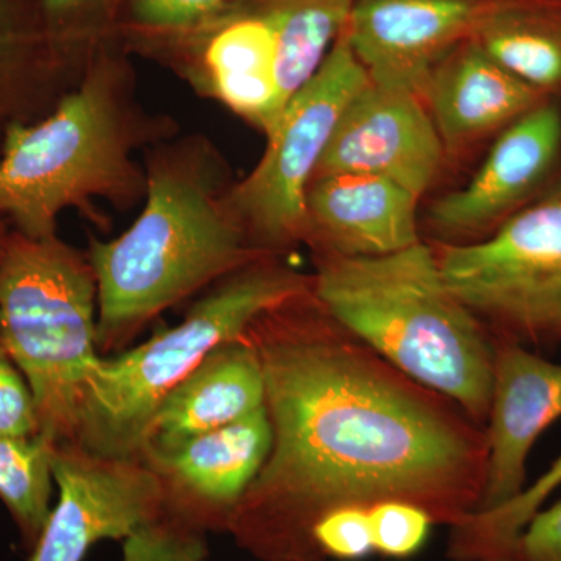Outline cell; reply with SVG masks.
Wrapping results in <instances>:
<instances>
[{"mask_svg": "<svg viewBox=\"0 0 561 561\" xmlns=\"http://www.w3.org/2000/svg\"><path fill=\"white\" fill-rule=\"evenodd\" d=\"M546 98L468 38L438 62L423 101L445 151H460L504 130Z\"/></svg>", "mask_w": 561, "mask_h": 561, "instance_id": "obj_16", "label": "cell"}, {"mask_svg": "<svg viewBox=\"0 0 561 561\" xmlns=\"http://www.w3.org/2000/svg\"><path fill=\"white\" fill-rule=\"evenodd\" d=\"M98 0H41L44 14L54 31L66 27L70 18L83 13Z\"/></svg>", "mask_w": 561, "mask_h": 561, "instance_id": "obj_30", "label": "cell"}, {"mask_svg": "<svg viewBox=\"0 0 561 561\" xmlns=\"http://www.w3.org/2000/svg\"><path fill=\"white\" fill-rule=\"evenodd\" d=\"M144 208L111 241L91 239L101 356L122 353L150 321L267 256L227 202L231 172L203 135L146 150Z\"/></svg>", "mask_w": 561, "mask_h": 561, "instance_id": "obj_2", "label": "cell"}, {"mask_svg": "<svg viewBox=\"0 0 561 561\" xmlns=\"http://www.w3.org/2000/svg\"><path fill=\"white\" fill-rule=\"evenodd\" d=\"M227 0H131V18L151 33H176L198 27L225 9Z\"/></svg>", "mask_w": 561, "mask_h": 561, "instance_id": "obj_28", "label": "cell"}, {"mask_svg": "<svg viewBox=\"0 0 561 561\" xmlns=\"http://www.w3.org/2000/svg\"><path fill=\"white\" fill-rule=\"evenodd\" d=\"M559 486L561 456L515 500L490 511L472 512L449 527L446 556L453 561H515L523 530Z\"/></svg>", "mask_w": 561, "mask_h": 561, "instance_id": "obj_22", "label": "cell"}, {"mask_svg": "<svg viewBox=\"0 0 561 561\" xmlns=\"http://www.w3.org/2000/svg\"><path fill=\"white\" fill-rule=\"evenodd\" d=\"M561 153V113L549 101L527 111L494 140L478 172L459 191L432 203L430 224L445 243L491 234L526 206Z\"/></svg>", "mask_w": 561, "mask_h": 561, "instance_id": "obj_11", "label": "cell"}, {"mask_svg": "<svg viewBox=\"0 0 561 561\" xmlns=\"http://www.w3.org/2000/svg\"><path fill=\"white\" fill-rule=\"evenodd\" d=\"M375 556L409 560L423 551L432 527L430 515L408 502H382L368 508Z\"/></svg>", "mask_w": 561, "mask_h": 561, "instance_id": "obj_24", "label": "cell"}, {"mask_svg": "<svg viewBox=\"0 0 561 561\" xmlns=\"http://www.w3.org/2000/svg\"><path fill=\"white\" fill-rule=\"evenodd\" d=\"M39 435V420L27 379L0 343V437Z\"/></svg>", "mask_w": 561, "mask_h": 561, "instance_id": "obj_27", "label": "cell"}, {"mask_svg": "<svg viewBox=\"0 0 561 561\" xmlns=\"http://www.w3.org/2000/svg\"><path fill=\"white\" fill-rule=\"evenodd\" d=\"M0 343L35 400L39 437L79 443L98 346V283L90 257L58 236L10 231L0 253Z\"/></svg>", "mask_w": 561, "mask_h": 561, "instance_id": "obj_6", "label": "cell"}, {"mask_svg": "<svg viewBox=\"0 0 561 561\" xmlns=\"http://www.w3.org/2000/svg\"><path fill=\"white\" fill-rule=\"evenodd\" d=\"M272 440L264 405L219 430L149 446L140 459L160 476L169 516L202 531L227 530L231 513L264 467Z\"/></svg>", "mask_w": 561, "mask_h": 561, "instance_id": "obj_10", "label": "cell"}, {"mask_svg": "<svg viewBox=\"0 0 561 561\" xmlns=\"http://www.w3.org/2000/svg\"><path fill=\"white\" fill-rule=\"evenodd\" d=\"M494 0H354L346 36L373 83L424 98L438 62Z\"/></svg>", "mask_w": 561, "mask_h": 561, "instance_id": "obj_12", "label": "cell"}, {"mask_svg": "<svg viewBox=\"0 0 561 561\" xmlns=\"http://www.w3.org/2000/svg\"><path fill=\"white\" fill-rule=\"evenodd\" d=\"M443 158L445 147L423 99L370 80L343 111L313 176L370 173L421 198Z\"/></svg>", "mask_w": 561, "mask_h": 561, "instance_id": "obj_13", "label": "cell"}, {"mask_svg": "<svg viewBox=\"0 0 561 561\" xmlns=\"http://www.w3.org/2000/svg\"><path fill=\"white\" fill-rule=\"evenodd\" d=\"M311 290L312 276L291 271L278 256L262 257L214 284L176 327L99 357L84 386L80 445L140 459L158 405L210 351L243 337L262 316Z\"/></svg>", "mask_w": 561, "mask_h": 561, "instance_id": "obj_5", "label": "cell"}, {"mask_svg": "<svg viewBox=\"0 0 561 561\" xmlns=\"http://www.w3.org/2000/svg\"><path fill=\"white\" fill-rule=\"evenodd\" d=\"M313 561H362L375 556L370 513L364 507L330 512L311 530Z\"/></svg>", "mask_w": 561, "mask_h": 561, "instance_id": "obj_25", "label": "cell"}, {"mask_svg": "<svg viewBox=\"0 0 561 561\" xmlns=\"http://www.w3.org/2000/svg\"><path fill=\"white\" fill-rule=\"evenodd\" d=\"M264 405V368L260 351L247 332L210 351L161 401L151 416L142 451L219 430Z\"/></svg>", "mask_w": 561, "mask_h": 561, "instance_id": "obj_18", "label": "cell"}, {"mask_svg": "<svg viewBox=\"0 0 561 561\" xmlns=\"http://www.w3.org/2000/svg\"><path fill=\"white\" fill-rule=\"evenodd\" d=\"M58 36L28 0H0V135L54 108L83 76L58 57Z\"/></svg>", "mask_w": 561, "mask_h": 561, "instance_id": "obj_19", "label": "cell"}, {"mask_svg": "<svg viewBox=\"0 0 561 561\" xmlns=\"http://www.w3.org/2000/svg\"><path fill=\"white\" fill-rule=\"evenodd\" d=\"M435 250L443 278L496 342H561V184L491 234Z\"/></svg>", "mask_w": 561, "mask_h": 561, "instance_id": "obj_7", "label": "cell"}, {"mask_svg": "<svg viewBox=\"0 0 561 561\" xmlns=\"http://www.w3.org/2000/svg\"><path fill=\"white\" fill-rule=\"evenodd\" d=\"M272 449L227 530L262 561H313L311 530L342 507L408 502L453 527L478 511L485 430L405 376L321 308L313 291L249 330Z\"/></svg>", "mask_w": 561, "mask_h": 561, "instance_id": "obj_1", "label": "cell"}, {"mask_svg": "<svg viewBox=\"0 0 561 561\" xmlns=\"http://www.w3.org/2000/svg\"><path fill=\"white\" fill-rule=\"evenodd\" d=\"M58 501L28 561H84L103 540H127L169 516L160 476L142 459L103 456L80 443L51 445Z\"/></svg>", "mask_w": 561, "mask_h": 561, "instance_id": "obj_9", "label": "cell"}, {"mask_svg": "<svg viewBox=\"0 0 561 561\" xmlns=\"http://www.w3.org/2000/svg\"><path fill=\"white\" fill-rule=\"evenodd\" d=\"M9 221L0 219V253H2L3 245H5L7 236H9Z\"/></svg>", "mask_w": 561, "mask_h": 561, "instance_id": "obj_31", "label": "cell"}, {"mask_svg": "<svg viewBox=\"0 0 561 561\" xmlns=\"http://www.w3.org/2000/svg\"><path fill=\"white\" fill-rule=\"evenodd\" d=\"M561 416V364L518 343L496 342L486 419V467L478 511L515 500L526 489L535 442Z\"/></svg>", "mask_w": 561, "mask_h": 561, "instance_id": "obj_14", "label": "cell"}, {"mask_svg": "<svg viewBox=\"0 0 561 561\" xmlns=\"http://www.w3.org/2000/svg\"><path fill=\"white\" fill-rule=\"evenodd\" d=\"M51 445L43 437H0V501L31 553L51 511Z\"/></svg>", "mask_w": 561, "mask_h": 561, "instance_id": "obj_23", "label": "cell"}, {"mask_svg": "<svg viewBox=\"0 0 561 561\" xmlns=\"http://www.w3.org/2000/svg\"><path fill=\"white\" fill-rule=\"evenodd\" d=\"M205 534L165 516L124 541V561H205Z\"/></svg>", "mask_w": 561, "mask_h": 561, "instance_id": "obj_26", "label": "cell"}, {"mask_svg": "<svg viewBox=\"0 0 561 561\" xmlns=\"http://www.w3.org/2000/svg\"><path fill=\"white\" fill-rule=\"evenodd\" d=\"M515 561H561V500L530 519L516 546Z\"/></svg>", "mask_w": 561, "mask_h": 561, "instance_id": "obj_29", "label": "cell"}, {"mask_svg": "<svg viewBox=\"0 0 561 561\" xmlns=\"http://www.w3.org/2000/svg\"><path fill=\"white\" fill-rule=\"evenodd\" d=\"M368 81L345 31L316 76L287 103L256 168L228 191V205L254 247L278 254L305 241L309 183L343 111Z\"/></svg>", "mask_w": 561, "mask_h": 561, "instance_id": "obj_8", "label": "cell"}, {"mask_svg": "<svg viewBox=\"0 0 561 561\" xmlns=\"http://www.w3.org/2000/svg\"><path fill=\"white\" fill-rule=\"evenodd\" d=\"M472 38L497 65L541 94L561 87L557 11L522 0H494Z\"/></svg>", "mask_w": 561, "mask_h": 561, "instance_id": "obj_20", "label": "cell"}, {"mask_svg": "<svg viewBox=\"0 0 561 561\" xmlns=\"http://www.w3.org/2000/svg\"><path fill=\"white\" fill-rule=\"evenodd\" d=\"M175 122L144 108L127 61L101 51L47 116L16 122L3 133L0 219L32 239L57 236L65 209L102 227V198L119 210L144 201L147 173L136 160L171 139Z\"/></svg>", "mask_w": 561, "mask_h": 561, "instance_id": "obj_3", "label": "cell"}, {"mask_svg": "<svg viewBox=\"0 0 561 561\" xmlns=\"http://www.w3.org/2000/svg\"><path fill=\"white\" fill-rule=\"evenodd\" d=\"M276 39L280 108L316 76L350 24L354 0H250Z\"/></svg>", "mask_w": 561, "mask_h": 561, "instance_id": "obj_21", "label": "cell"}, {"mask_svg": "<svg viewBox=\"0 0 561 561\" xmlns=\"http://www.w3.org/2000/svg\"><path fill=\"white\" fill-rule=\"evenodd\" d=\"M179 70L198 94L216 99L265 138L278 124L275 33L253 11L217 22L198 54L180 62Z\"/></svg>", "mask_w": 561, "mask_h": 561, "instance_id": "obj_17", "label": "cell"}, {"mask_svg": "<svg viewBox=\"0 0 561 561\" xmlns=\"http://www.w3.org/2000/svg\"><path fill=\"white\" fill-rule=\"evenodd\" d=\"M313 297L405 376L485 427L496 341L454 295L424 242L383 256L316 253Z\"/></svg>", "mask_w": 561, "mask_h": 561, "instance_id": "obj_4", "label": "cell"}, {"mask_svg": "<svg viewBox=\"0 0 561 561\" xmlns=\"http://www.w3.org/2000/svg\"><path fill=\"white\" fill-rule=\"evenodd\" d=\"M420 197L383 176H313L306 192L305 241L316 253L383 256L421 242Z\"/></svg>", "mask_w": 561, "mask_h": 561, "instance_id": "obj_15", "label": "cell"}]
</instances>
